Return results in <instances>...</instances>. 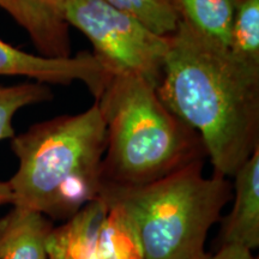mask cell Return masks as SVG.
Returning a JSON list of instances; mask_svg holds the SVG:
<instances>
[{"mask_svg": "<svg viewBox=\"0 0 259 259\" xmlns=\"http://www.w3.org/2000/svg\"><path fill=\"white\" fill-rule=\"evenodd\" d=\"M0 76H22L42 84H85L93 96L102 92L111 73L90 52L67 58L31 54L0 40Z\"/></svg>", "mask_w": 259, "mask_h": 259, "instance_id": "7", "label": "cell"}, {"mask_svg": "<svg viewBox=\"0 0 259 259\" xmlns=\"http://www.w3.org/2000/svg\"><path fill=\"white\" fill-rule=\"evenodd\" d=\"M0 9H3L4 11L8 12V10H9L8 0H0Z\"/></svg>", "mask_w": 259, "mask_h": 259, "instance_id": "17", "label": "cell"}, {"mask_svg": "<svg viewBox=\"0 0 259 259\" xmlns=\"http://www.w3.org/2000/svg\"><path fill=\"white\" fill-rule=\"evenodd\" d=\"M196 162L143 186L102 184L100 196L121 206L134 226L143 259H199L210 229L233 198V184L203 174Z\"/></svg>", "mask_w": 259, "mask_h": 259, "instance_id": "4", "label": "cell"}, {"mask_svg": "<svg viewBox=\"0 0 259 259\" xmlns=\"http://www.w3.org/2000/svg\"><path fill=\"white\" fill-rule=\"evenodd\" d=\"M8 14L27 31L40 56H72L70 27L64 16L66 0H8Z\"/></svg>", "mask_w": 259, "mask_h": 259, "instance_id": "9", "label": "cell"}, {"mask_svg": "<svg viewBox=\"0 0 259 259\" xmlns=\"http://www.w3.org/2000/svg\"><path fill=\"white\" fill-rule=\"evenodd\" d=\"M199 259H254L252 252L244 250V248L233 247V246H227V247L218 248L212 253H208L203 255Z\"/></svg>", "mask_w": 259, "mask_h": 259, "instance_id": "15", "label": "cell"}, {"mask_svg": "<svg viewBox=\"0 0 259 259\" xmlns=\"http://www.w3.org/2000/svg\"><path fill=\"white\" fill-rule=\"evenodd\" d=\"M12 203V193L9 181L0 180V208Z\"/></svg>", "mask_w": 259, "mask_h": 259, "instance_id": "16", "label": "cell"}, {"mask_svg": "<svg viewBox=\"0 0 259 259\" xmlns=\"http://www.w3.org/2000/svg\"><path fill=\"white\" fill-rule=\"evenodd\" d=\"M64 16L93 45V54L111 74H134L157 88L169 36L150 30L138 19L102 0H66Z\"/></svg>", "mask_w": 259, "mask_h": 259, "instance_id": "5", "label": "cell"}, {"mask_svg": "<svg viewBox=\"0 0 259 259\" xmlns=\"http://www.w3.org/2000/svg\"><path fill=\"white\" fill-rule=\"evenodd\" d=\"M157 95L202 139L213 171L233 178L259 149V66L179 22Z\"/></svg>", "mask_w": 259, "mask_h": 259, "instance_id": "1", "label": "cell"}, {"mask_svg": "<svg viewBox=\"0 0 259 259\" xmlns=\"http://www.w3.org/2000/svg\"><path fill=\"white\" fill-rule=\"evenodd\" d=\"M52 222L41 213L14 206L0 219V259H48Z\"/></svg>", "mask_w": 259, "mask_h": 259, "instance_id": "10", "label": "cell"}, {"mask_svg": "<svg viewBox=\"0 0 259 259\" xmlns=\"http://www.w3.org/2000/svg\"><path fill=\"white\" fill-rule=\"evenodd\" d=\"M128 14L162 36H170L179 24L169 0H102Z\"/></svg>", "mask_w": 259, "mask_h": 259, "instance_id": "14", "label": "cell"}, {"mask_svg": "<svg viewBox=\"0 0 259 259\" xmlns=\"http://www.w3.org/2000/svg\"><path fill=\"white\" fill-rule=\"evenodd\" d=\"M106 125L102 184L143 186L204 162L199 135L164 106L156 87L134 74H111L95 99Z\"/></svg>", "mask_w": 259, "mask_h": 259, "instance_id": "3", "label": "cell"}, {"mask_svg": "<svg viewBox=\"0 0 259 259\" xmlns=\"http://www.w3.org/2000/svg\"><path fill=\"white\" fill-rule=\"evenodd\" d=\"M106 125L95 102L74 115H60L30 126L11 139L18 160L9 180L12 205L66 221L99 198Z\"/></svg>", "mask_w": 259, "mask_h": 259, "instance_id": "2", "label": "cell"}, {"mask_svg": "<svg viewBox=\"0 0 259 259\" xmlns=\"http://www.w3.org/2000/svg\"><path fill=\"white\" fill-rule=\"evenodd\" d=\"M45 246L48 259H143L128 216L101 196L53 227Z\"/></svg>", "mask_w": 259, "mask_h": 259, "instance_id": "6", "label": "cell"}, {"mask_svg": "<svg viewBox=\"0 0 259 259\" xmlns=\"http://www.w3.org/2000/svg\"><path fill=\"white\" fill-rule=\"evenodd\" d=\"M181 23L206 40L228 48L236 0H169Z\"/></svg>", "mask_w": 259, "mask_h": 259, "instance_id": "11", "label": "cell"}, {"mask_svg": "<svg viewBox=\"0 0 259 259\" xmlns=\"http://www.w3.org/2000/svg\"><path fill=\"white\" fill-rule=\"evenodd\" d=\"M233 178L234 204L222 220L218 248L233 246L252 252L259 247V149Z\"/></svg>", "mask_w": 259, "mask_h": 259, "instance_id": "8", "label": "cell"}, {"mask_svg": "<svg viewBox=\"0 0 259 259\" xmlns=\"http://www.w3.org/2000/svg\"><path fill=\"white\" fill-rule=\"evenodd\" d=\"M228 50L252 66H259V0H236Z\"/></svg>", "mask_w": 259, "mask_h": 259, "instance_id": "12", "label": "cell"}, {"mask_svg": "<svg viewBox=\"0 0 259 259\" xmlns=\"http://www.w3.org/2000/svg\"><path fill=\"white\" fill-rule=\"evenodd\" d=\"M52 90L46 84L31 82L0 85V142L15 137L14 118L28 106L51 101Z\"/></svg>", "mask_w": 259, "mask_h": 259, "instance_id": "13", "label": "cell"}]
</instances>
